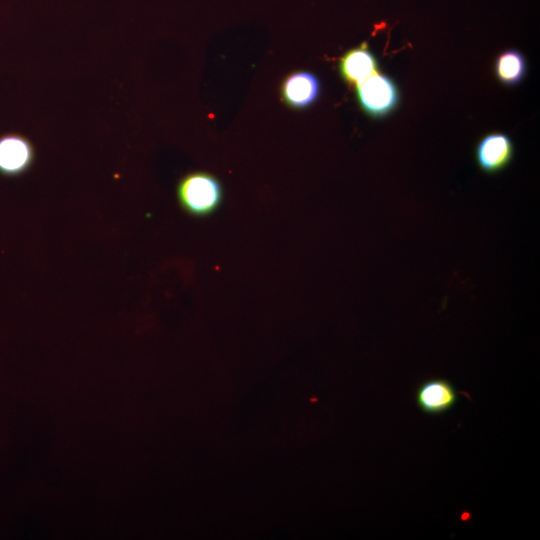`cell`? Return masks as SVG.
<instances>
[{
  "mask_svg": "<svg viewBox=\"0 0 540 540\" xmlns=\"http://www.w3.org/2000/svg\"><path fill=\"white\" fill-rule=\"evenodd\" d=\"M180 206L194 216H206L220 205L222 188L219 181L206 172H191L183 176L176 189Z\"/></svg>",
  "mask_w": 540,
  "mask_h": 540,
  "instance_id": "6da1fadb",
  "label": "cell"
},
{
  "mask_svg": "<svg viewBox=\"0 0 540 540\" xmlns=\"http://www.w3.org/2000/svg\"><path fill=\"white\" fill-rule=\"evenodd\" d=\"M357 97L361 108L369 116L380 118L397 107L399 90L390 77L375 73L357 85Z\"/></svg>",
  "mask_w": 540,
  "mask_h": 540,
  "instance_id": "7a4b0ae2",
  "label": "cell"
},
{
  "mask_svg": "<svg viewBox=\"0 0 540 540\" xmlns=\"http://www.w3.org/2000/svg\"><path fill=\"white\" fill-rule=\"evenodd\" d=\"M35 151L32 143L16 133L0 137V174L18 176L32 165Z\"/></svg>",
  "mask_w": 540,
  "mask_h": 540,
  "instance_id": "3957f363",
  "label": "cell"
},
{
  "mask_svg": "<svg viewBox=\"0 0 540 540\" xmlns=\"http://www.w3.org/2000/svg\"><path fill=\"white\" fill-rule=\"evenodd\" d=\"M476 161L485 173H497L505 169L514 156V145L504 133H490L477 144Z\"/></svg>",
  "mask_w": 540,
  "mask_h": 540,
  "instance_id": "277c9868",
  "label": "cell"
},
{
  "mask_svg": "<svg viewBox=\"0 0 540 540\" xmlns=\"http://www.w3.org/2000/svg\"><path fill=\"white\" fill-rule=\"evenodd\" d=\"M418 408L430 415L451 410L458 401V392L447 379L433 378L421 383L415 393Z\"/></svg>",
  "mask_w": 540,
  "mask_h": 540,
  "instance_id": "5b68a950",
  "label": "cell"
},
{
  "mask_svg": "<svg viewBox=\"0 0 540 540\" xmlns=\"http://www.w3.org/2000/svg\"><path fill=\"white\" fill-rule=\"evenodd\" d=\"M340 72L348 84L358 85L369 76L377 73V61L368 49V44L347 51L340 60Z\"/></svg>",
  "mask_w": 540,
  "mask_h": 540,
  "instance_id": "8992f818",
  "label": "cell"
},
{
  "mask_svg": "<svg viewBox=\"0 0 540 540\" xmlns=\"http://www.w3.org/2000/svg\"><path fill=\"white\" fill-rule=\"evenodd\" d=\"M320 82L309 72H297L287 77L282 85L285 102L295 108L311 105L319 96Z\"/></svg>",
  "mask_w": 540,
  "mask_h": 540,
  "instance_id": "52a82bcc",
  "label": "cell"
},
{
  "mask_svg": "<svg viewBox=\"0 0 540 540\" xmlns=\"http://www.w3.org/2000/svg\"><path fill=\"white\" fill-rule=\"evenodd\" d=\"M494 68L497 79L503 85L515 86L524 79L527 64L520 51L508 49L497 56Z\"/></svg>",
  "mask_w": 540,
  "mask_h": 540,
  "instance_id": "ba28073f",
  "label": "cell"
}]
</instances>
